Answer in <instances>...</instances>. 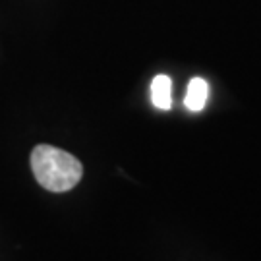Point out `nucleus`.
Wrapping results in <instances>:
<instances>
[{
	"instance_id": "1",
	"label": "nucleus",
	"mask_w": 261,
	"mask_h": 261,
	"mask_svg": "<svg viewBox=\"0 0 261 261\" xmlns=\"http://www.w3.org/2000/svg\"><path fill=\"white\" fill-rule=\"evenodd\" d=\"M31 170L41 186L48 192H68L84 176L82 163L68 151L53 145H37L31 151Z\"/></svg>"
},
{
	"instance_id": "2",
	"label": "nucleus",
	"mask_w": 261,
	"mask_h": 261,
	"mask_svg": "<svg viewBox=\"0 0 261 261\" xmlns=\"http://www.w3.org/2000/svg\"><path fill=\"white\" fill-rule=\"evenodd\" d=\"M151 101L161 111H168L172 107V82L165 74L155 75L151 82Z\"/></svg>"
},
{
	"instance_id": "3",
	"label": "nucleus",
	"mask_w": 261,
	"mask_h": 261,
	"mask_svg": "<svg viewBox=\"0 0 261 261\" xmlns=\"http://www.w3.org/2000/svg\"><path fill=\"white\" fill-rule=\"evenodd\" d=\"M207 97H209V84L203 77H194L188 85V93L184 103L192 112H199L205 107Z\"/></svg>"
}]
</instances>
